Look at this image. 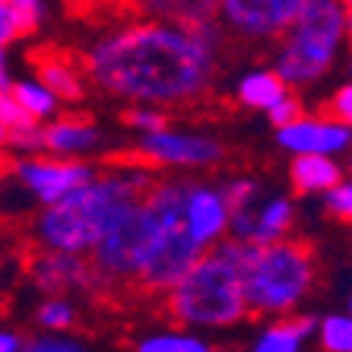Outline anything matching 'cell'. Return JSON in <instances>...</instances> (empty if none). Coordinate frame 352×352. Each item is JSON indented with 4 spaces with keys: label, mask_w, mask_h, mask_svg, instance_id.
I'll return each mask as SVG.
<instances>
[{
    "label": "cell",
    "mask_w": 352,
    "mask_h": 352,
    "mask_svg": "<svg viewBox=\"0 0 352 352\" xmlns=\"http://www.w3.org/2000/svg\"><path fill=\"white\" fill-rule=\"evenodd\" d=\"M314 320L311 318H292V320H276L254 340L251 352H302L305 340L311 336Z\"/></svg>",
    "instance_id": "cell-20"
},
{
    "label": "cell",
    "mask_w": 352,
    "mask_h": 352,
    "mask_svg": "<svg viewBox=\"0 0 352 352\" xmlns=\"http://www.w3.org/2000/svg\"><path fill=\"white\" fill-rule=\"evenodd\" d=\"M222 200H226V206H229V213L248 210V206L257 204V184L251 178H235L229 188L222 190Z\"/></svg>",
    "instance_id": "cell-28"
},
{
    "label": "cell",
    "mask_w": 352,
    "mask_h": 352,
    "mask_svg": "<svg viewBox=\"0 0 352 352\" xmlns=\"http://www.w3.org/2000/svg\"><path fill=\"white\" fill-rule=\"evenodd\" d=\"M127 124L140 133H156L162 127H168V118H165V111L159 105H133L127 111Z\"/></svg>",
    "instance_id": "cell-26"
},
{
    "label": "cell",
    "mask_w": 352,
    "mask_h": 352,
    "mask_svg": "<svg viewBox=\"0 0 352 352\" xmlns=\"http://www.w3.org/2000/svg\"><path fill=\"white\" fill-rule=\"evenodd\" d=\"M13 178L29 194V200H38L41 206H51L64 200L70 190L92 178V165L82 159H54V156H23L13 165Z\"/></svg>",
    "instance_id": "cell-8"
},
{
    "label": "cell",
    "mask_w": 352,
    "mask_h": 352,
    "mask_svg": "<svg viewBox=\"0 0 352 352\" xmlns=\"http://www.w3.org/2000/svg\"><path fill=\"white\" fill-rule=\"evenodd\" d=\"M7 146V127H3V124H0V149Z\"/></svg>",
    "instance_id": "cell-37"
},
{
    "label": "cell",
    "mask_w": 352,
    "mask_h": 352,
    "mask_svg": "<svg viewBox=\"0 0 352 352\" xmlns=\"http://www.w3.org/2000/svg\"><path fill=\"white\" fill-rule=\"evenodd\" d=\"M140 159H146L153 165H175V168H197V165H210L222 156V146L210 137L200 133H184V131H162L143 133L137 146Z\"/></svg>",
    "instance_id": "cell-10"
},
{
    "label": "cell",
    "mask_w": 352,
    "mask_h": 352,
    "mask_svg": "<svg viewBox=\"0 0 352 352\" xmlns=\"http://www.w3.org/2000/svg\"><path fill=\"white\" fill-rule=\"evenodd\" d=\"M0 175H3V162H0Z\"/></svg>",
    "instance_id": "cell-39"
},
{
    "label": "cell",
    "mask_w": 352,
    "mask_h": 352,
    "mask_svg": "<svg viewBox=\"0 0 352 352\" xmlns=\"http://www.w3.org/2000/svg\"><path fill=\"white\" fill-rule=\"evenodd\" d=\"M137 352H213V349L190 333H153L146 340H140Z\"/></svg>",
    "instance_id": "cell-23"
},
{
    "label": "cell",
    "mask_w": 352,
    "mask_h": 352,
    "mask_svg": "<svg viewBox=\"0 0 352 352\" xmlns=\"http://www.w3.org/2000/svg\"><path fill=\"white\" fill-rule=\"evenodd\" d=\"M343 3H352V0H343Z\"/></svg>",
    "instance_id": "cell-40"
},
{
    "label": "cell",
    "mask_w": 352,
    "mask_h": 352,
    "mask_svg": "<svg viewBox=\"0 0 352 352\" xmlns=\"http://www.w3.org/2000/svg\"><path fill=\"white\" fill-rule=\"evenodd\" d=\"M19 352H86V349L80 343H74V340H64V336H45V340H32Z\"/></svg>",
    "instance_id": "cell-32"
},
{
    "label": "cell",
    "mask_w": 352,
    "mask_h": 352,
    "mask_svg": "<svg viewBox=\"0 0 352 352\" xmlns=\"http://www.w3.org/2000/svg\"><path fill=\"white\" fill-rule=\"evenodd\" d=\"M29 121H32V118L25 115L23 108L3 92V96H0V124H3L7 131H16V127H23V124H29Z\"/></svg>",
    "instance_id": "cell-33"
},
{
    "label": "cell",
    "mask_w": 352,
    "mask_h": 352,
    "mask_svg": "<svg viewBox=\"0 0 352 352\" xmlns=\"http://www.w3.org/2000/svg\"><path fill=\"white\" fill-rule=\"evenodd\" d=\"M23 343H19L16 333H7V330H0V352H19Z\"/></svg>",
    "instance_id": "cell-35"
},
{
    "label": "cell",
    "mask_w": 352,
    "mask_h": 352,
    "mask_svg": "<svg viewBox=\"0 0 352 352\" xmlns=\"http://www.w3.org/2000/svg\"><path fill=\"white\" fill-rule=\"evenodd\" d=\"M324 352H352V318L349 314H327L314 324Z\"/></svg>",
    "instance_id": "cell-22"
},
{
    "label": "cell",
    "mask_w": 352,
    "mask_h": 352,
    "mask_svg": "<svg viewBox=\"0 0 352 352\" xmlns=\"http://www.w3.org/2000/svg\"><path fill=\"white\" fill-rule=\"evenodd\" d=\"M10 10H13V23H16L19 38L35 35L45 25V16H48V3L45 0H10Z\"/></svg>",
    "instance_id": "cell-24"
},
{
    "label": "cell",
    "mask_w": 352,
    "mask_h": 352,
    "mask_svg": "<svg viewBox=\"0 0 352 352\" xmlns=\"http://www.w3.org/2000/svg\"><path fill=\"white\" fill-rule=\"evenodd\" d=\"M349 35V3L343 0H305L298 16L279 35L273 70L289 89L314 86L333 70Z\"/></svg>",
    "instance_id": "cell-4"
},
{
    "label": "cell",
    "mask_w": 352,
    "mask_h": 352,
    "mask_svg": "<svg viewBox=\"0 0 352 352\" xmlns=\"http://www.w3.org/2000/svg\"><path fill=\"white\" fill-rule=\"evenodd\" d=\"M19 38L16 23H13V10H10V0H0V48H7Z\"/></svg>",
    "instance_id": "cell-34"
},
{
    "label": "cell",
    "mask_w": 352,
    "mask_h": 352,
    "mask_svg": "<svg viewBox=\"0 0 352 352\" xmlns=\"http://www.w3.org/2000/svg\"><path fill=\"white\" fill-rule=\"evenodd\" d=\"M102 143V133L92 121L82 118H54L41 127V149L54 159H80Z\"/></svg>",
    "instance_id": "cell-14"
},
{
    "label": "cell",
    "mask_w": 352,
    "mask_h": 352,
    "mask_svg": "<svg viewBox=\"0 0 352 352\" xmlns=\"http://www.w3.org/2000/svg\"><path fill=\"white\" fill-rule=\"evenodd\" d=\"M324 204L333 216L340 219H349L352 216V184L349 181H336L330 190H324Z\"/></svg>",
    "instance_id": "cell-30"
},
{
    "label": "cell",
    "mask_w": 352,
    "mask_h": 352,
    "mask_svg": "<svg viewBox=\"0 0 352 352\" xmlns=\"http://www.w3.org/2000/svg\"><path fill=\"white\" fill-rule=\"evenodd\" d=\"M38 82L45 89L54 92L60 102H76V98H82V92H86L82 74L67 58H58V54L38 58Z\"/></svg>",
    "instance_id": "cell-19"
},
{
    "label": "cell",
    "mask_w": 352,
    "mask_h": 352,
    "mask_svg": "<svg viewBox=\"0 0 352 352\" xmlns=\"http://www.w3.org/2000/svg\"><path fill=\"white\" fill-rule=\"evenodd\" d=\"M7 96L13 98L32 121H48V118L58 115V108H60V98L51 89H45L38 80H10Z\"/></svg>",
    "instance_id": "cell-21"
},
{
    "label": "cell",
    "mask_w": 352,
    "mask_h": 352,
    "mask_svg": "<svg viewBox=\"0 0 352 352\" xmlns=\"http://www.w3.org/2000/svg\"><path fill=\"white\" fill-rule=\"evenodd\" d=\"M184 184L165 181L149 184L137 206H131L121 219L105 232V238L92 248V267L102 279H137L140 263L146 261L149 248L156 245L168 226L181 222V204H184Z\"/></svg>",
    "instance_id": "cell-5"
},
{
    "label": "cell",
    "mask_w": 352,
    "mask_h": 352,
    "mask_svg": "<svg viewBox=\"0 0 352 352\" xmlns=\"http://www.w3.org/2000/svg\"><path fill=\"white\" fill-rule=\"evenodd\" d=\"M279 146L292 153V156H340L349 149L352 131L349 124L336 121V118H318V115H302L292 124L276 131Z\"/></svg>",
    "instance_id": "cell-11"
},
{
    "label": "cell",
    "mask_w": 352,
    "mask_h": 352,
    "mask_svg": "<svg viewBox=\"0 0 352 352\" xmlns=\"http://www.w3.org/2000/svg\"><path fill=\"white\" fill-rule=\"evenodd\" d=\"M181 226L197 245L213 248L229 235V206L216 188H188L181 204Z\"/></svg>",
    "instance_id": "cell-12"
},
{
    "label": "cell",
    "mask_w": 352,
    "mask_h": 352,
    "mask_svg": "<svg viewBox=\"0 0 352 352\" xmlns=\"http://www.w3.org/2000/svg\"><path fill=\"white\" fill-rule=\"evenodd\" d=\"M204 254V248L184 232V226H168L162 235L156 238V245L149 248L146 261L140 263L137 283L146 289H168L178 283L184 273L197 263V257Z\"/></svg>",
    "instance_id": "cell-9"
},
{
    "label": "cell",
    "mask_w": 352,
    "mask_h": 352,
    "mask_svg": "<svg viewBox=\"0 0 352 352\" xmlns=\"http://www.w3.org/2000/svg\"><path fill=\"white\" fill-rule=\"evenodd\" d=\"M251 245L222 238L197 257L184 276L168 289V308L184 327H232L248 314L241 292V267Z\"/></svg>",
    "instance_id": "cell-3"
},
{
    "label": "cell",
    "mask_w": 352,
    "mask_h": 352,
    "mask_svg": "<svg viewBox=\"0 0 352 352\" xmlns=\"http://www.w3.org/2000/svg\"><path fill=\"white\" fill-rule=\"evenodd\" d=\"M314 283L311 251L302 241L251 245L241 267V292L251 314H286L302 305Z\"/></svg>",
    "instance_id": "cell-6"
},
{
    "label": "cell",
    "mask_w": 352,
    "mask_h": 352,
    "mask_svg": "<svg viewBox=\"0 0 352 352\" xmlns=\"http://www.w3.org/2000/svg\"><path fill=\"white\" fill-rule=\"evenodd\" d=\"M286 89L289 86L279 80L273 67H254V70L241 74V80H238V86H235V96L245 108L267 111V108H270Z\"/></svg>",
    "instance_id": "cell-17"
},
{
    "label": "cell",
    "mask_w": 352,
    "mask_h": 352,
    "mask_svg": "<svg viewBox=\"0 0 352 352\" xmlns=\"http://www.w3.org/2000/svg\"><path fill=\"white\" fill-rule=\"evenodd\" d=\"M330 118H336V121H343V124L352 121V86L349 82L336 86V92L330 96Z\"/></svg>",
    "instance_id": "cell-31"
},
{
    "label": "cell",
    "mask_w": 352,
    "mask_h": 352,
    "mask_svg": "<svg viewBox=\"0 0 352 352\" xmlns=\"http://www.w3.org/2000/svg\"><path fill=\"white\" fill-rule=\"evenodd\" d=\"M302 7L305 0H216V19L245 41H276Z\"/></svg>",
    "instance_id": "cell-7"
},
{
    "label": "cell",
    "mask_w": 352,
    "mask_h": 352,
    "mask_svg": "<svg viewBox=\"0 0 352 352\" xmlns=\"http://www.w3.org/2000/svg\"><path fill=\"white\" fill-rule=\"evenodd\" d=\"M7 89H10V74L7 70H0V96H3Z\"/></svg>",
    "instance_id": "cell-36"
},
{
    "label": "cell",
    "mask_w": 352,
    "mask_h": 352,
    "mask_svg": "<svg viewBox=\"0 0 352 352\" xmlns=\"http://www.w3.org/2000/svg\"><path fill=\"white\" fill-rule=\"evenodd\" d=\"M146 19H184V23H216V0H127Z\"/></svg>",
    "instance_id": "cell-16"
},
{
    "label": "cell",
    "mask_w": 352,
    "mask_h": 352,
    "mask_svg": "<svg viewBox=\"0 0 352 352\" xmlns=\"http://www.w3.org/2000/svg\"><path fill=\"white\" fill-rule=\"evenodd\" d=\"M292 200L289 197H270L263 206L254 210V232H251V241L248 245H273V241H283L286 232L292 229Z\"/></svg>",
    "instance_id": "cell-18"
},
{
    "label": "cell",
    "mask_w": 352,
    "mask_h": 352,
    "mask_svg": "<svg viewBox=\"0 0 352 352\" xmlns=\"http://www.w3.org/2000/svg\"><path fill=\"white\" fill-rule=\"evenodd\" d=\"M76 320V311L70 298L64 295H48V302L38 308V324L45 330H67Z\"/></svg>",
    "instance_id": "cell-25"
},
{
    "label": "cell",
    "mask_w": 352,
    "mask_h": 352,
    "mask_svg": "<svg viewBox=\"0 0 352 352\" xmlns=\"http://www.w3.org/2000/svg\"><path fill=\"white\" fill-rule=\"evenodd\" d=\"M302 115H305L302 102H298V96H295L292 89H286L270 108H267V118H270V124L276 127V131L279 127H286V124H292L295 118H302Z\"/></svg>",
    "instance_id": "cell-29"
},
{
    "label": "cell",
    "mask_w": 352,
    "mask_h": 352,
    "mask_svg": "<svg viewBox=\"0 0 352 352\" xmlns=\"http://www.w3.org/2000/svg\"><path fill=\"white\" fill-rule=\"evenodd\" d=\"M32 279L41 292L48 295H70L82 292L102 283L98 270L82 254H64V251H45L32 261Z\"/></svg>",
    "instance_id": "cell-13"
},
{
    "label": "cell",
    "mask_w": 352,
    "mask_h": 352,
    "mask_svg": "<svg viewBox=\"0 0 352 352\" xmlns=\"http://www.w3.org/2000/svg\"><path fill=\"white\" fill-rule=\"evenodd\" d=\"M153 178L146 168H121V172L92 175L86 184L45 206L35 222L38 241L48 251L64 254H92V248L105 238V232L121 219L131 206L143 200Z\"/></svg>",
    "instance_id": "cell-2"
},
{
    "label": "cell",
    "mask_w": 352,
    "mask_h": 352,
    "mask_svg": "<svg viewBox=\"0 0 352 352\" xmlns=\"http://www.w3.org/2000/svg\"><path fill=\"white\" fill-rule=\"evenodd\" d=\"M7 146H13L16 153L23 156H32V153H45L41 149V124L38 121H29L16 131H7Z\"/></svg>",
    "instance_id": "cell-27"
},
{
    "label": "cell",
    "mask_w": 352,
    "mask_h": 352,
    "mask_svg": "<svg viewBox=\"0 0 352 352\" xmlns=\"http://www.w3.org/2000/svg\"><path fill=\"white\" fill-rule=\"evenodd\" d=\"M289 178L298 194H324L336 181H343V168L336 156H292Z\"/></svg>",
    "instance_id": "cell-15"
},
{
    "label": "cell",
    "mask_w": 352,
    "mask_h": 352,
    "mask_svg": "<svg viewBox=\"0 0 352 352\" xmlns=\"http://www.w3.org/2000/svg\"><path fill=\"white\" fill-rule=\"evenodd\" d=\"M222 29L216 23L140 19L98 35L86 51V74L98 89L137 105H181L216 80Z\"/></svg>",
    "instance_id": "cell-1"
},
{
    "label": "cell",
    "mask_w": 352,
    "mask_h": 352,
    "mask_svg": "<svg viewBox=\"0 0 352 352\" xmlns=\"http://www.w3.org/2000/svg\"><path fill=\"white\" fill-rule=\"evenodd\" d=\"M0 70H7V48H0Z\"/></svg>",
    "instance_id": "cell-38"
}]
</instances>
